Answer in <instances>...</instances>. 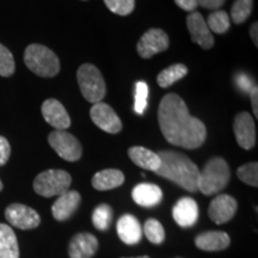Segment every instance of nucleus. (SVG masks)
Segmentation results:
<instances>
[{
    "label": "nucleus",
    "mask_w": 258,
    "mask_h": 258,
    "mask_svg": "<svg viewBox=\"0 0 258 258\" xmlns=\"http://www.w3.org/2000/svg\"><path fill=\"white\" fill-rule=\"evenodd\" d=\"M48 143L63 160L77 161L83 156V147L79 140L66 131L51 132L48 137Z\"/></svg>",
    "instance_id": "obj_7"
},
{
    "label": "nucleus",
    "mask_w": 258,
    "mask_h": 258,
    "mask_svg": "<svg viewBox=\"0 0 258 258\" xmlns=\"http://www.w3.org/2000/svg\"><path fill=\"white\" fill-rule=\"evenodd\" d=\"M158 156L160 166L154 173L176 183L186 191H199L200 170L189 157L175 151H160Z\"/></svg>",
    "instance_id": "obj_2"
},
{
    "label": "nucleus",
    "mask_w": 258,
    "mask_h": 258,
    "mask_svg": "<svg viewBox=\"0 0 258 258\" xmlns=\"http://www.w3.org/2000/svg\"><path fill=\"white\" fill-rule=\"evenodd\" d=\"M231 170L226 160L221 157H213L205 164L199 175V191L211 196L218 194L228 184Z\"/></svg>",
    "instance_id": "obj_3"
},
{
    "label": "nucleus",
    "mask_w": 258,
    "mask_h": 258,
    "mask_svg": "<svg viewBox=\"0 0 258 258\" xmlns=\"http://www.w3.org/2000/svg\"><path fill=\"white\" fill-rule=\"evenodd\" d=\"M170 46L167 34L161 29H150L143 35L137 44V50L143 59H150Z\"/></svg>",
    "instance_id": "obj_8"
},
{
    "label": "nucleus",
    "mask_w": 258,
    "mask_h": 258,
    "mask_svg": "<svg viewBox=\"0 0 258 258\" xmlns=\"http://www.w3.org/2000/svg\"><path fill=\"white\" fill-rule=\"evenodd\" d=\"M132 198L141 207L152 208L161 202L163 191L159 186L152 183H140L132 191Z\"/></svg>",
    "instance_id": "obj_20"
},
{
    "label": "nucleus",
    "mask_w": 258,
    "mask_h": 258,
    "mask_svg": "<svg viewBox=\"0 0 258 258\" xmlns=\"http://www.w3.org/2000/svg\"><path fill=\"white\" fill-rule=\"evenodd\" d=\"M128 258H150L148 256H139V257H128Z\"/></svg>",
    "instance_id": "obj_39"
},
{
    "label": "nucleus",
    "mask_w": 258,
    "mask_h": 258,
    "mask_svg": "<svg viewBox=\"0 0 258 258\" xmlns=\"http://www.w3.org/2000/svg\"><path fill=\"white\" fill-rule=\"evenodd\" d=\"M90 117L97 127L105 133L117 134L122 131V122L110 105L98 102L90 109Z\"/></svg>",
    "instance_id": "obj_10"
},
{
    "label": "nucleus",
    "mask_w": 258,
    "mask_h": 258,
    "mask_svg": "<svg viewBox=\"0 0 258 258\" xmlns=\"http://www.w3.org/2000/svg\"><path fill=\"white\" fill-rule=\"evenodd\" d=\"M250 36H251V40L253 41L254 46L258 47V24H257V22H254V23L251 25Z\"/></svg>",
    "instance_id": "obj_38"
},
{
    "label": "nucleus",
    "mask_w": 258,
    "mask_h": 258,
    "mask_svg": "<svg viewBox=\"0 0 258 258\" xmlns=\"http://www.w3.org/2000/svg\"><path fill=\"white\" fill-rule=\"evenodd\" d=\"M237 201L230 195H219L211 202L208 207V215L213 222L217 225L226 224L233 219L237 213Z\"/></svg>",
    "instance_id": "obj_13"
},
{
    "label": "nucleus",
    "mask_w": 258,
    "mask_h": 258,
    "mask_svg": "<svg viewBox=\"0 0 258 258\" xmlns=\"http://www.w3.org/2000/svg\"><path fill=\"white\" fill-rule=\"evenodd\" d=\"M128 156L132 161L141 169L156 172L160 166V158L158 153L141 146H133L128 150Z\"/></svg>",
    "instance_id": "obj_21"
},
{
    "label": "nucleus",
    "mask_w": 258,
    "mask_h": 258,
    "mask_svg": "<svg viewBox=\"0 0 258 258\" xmlns=\"http://www.w3.org/2000/svg\"><path fill=\"white\" fill-rule=\"evenodd\" d=\"M3 188H4V186H3V183H2V180H0V191H2Z\"/></svg>",
    "instance_id": "obj_40"
},
{
    "label": "nucleus",
    "mask_w": 258,
    "mask_h": 258,
    "mask_svg": "<svg viewBox=\"0 0 258 258\" xmlns=\"http://www.w3.org/2000/svg\"><path fill=\"white\" fill-rule=\"evenodd\" d=\"M177 258H180V257H177Z\"/></svg>",
    "instance_id": "obj_41"
},
{
    "label": "nucleus",
    "mask_w": 258,
    "mask_h": 258,
    "mask_svg": "<svg viewBox=\"0 0 258 258\" xmlns=\"http://www.w3.org/2000/svg\"><path fill=\"white\" fill-rule=\"evenodd\" d=\"M72 177L63 170L50 169L41 172L34 180V190L43 198L60 196L69 191Z\"/></svg>",
    "instance_id": "obj_6"
},
{
    "label": "nucleus",
    "mask_w": 258,
    "mask_h": 258,
    "mask_svg": "<svg viewBox=\"0 0 258 258\" xmlns=\"http://www.w3.org/2000/svg\"><path fill=\"white\" fill-rule=\"evenodd\" d=\"M82 202V196L76 190H69L60 195L51 206V214L55 220L64 221L70 219L79 208Z\"/></svg>",
    "instance_id": "obj_15"
},
{
    "label": "nucleus",
    "mask_w": 258,
    "mask_h": 258,
    "mask_svg": "<svg viewBox=\"0 0 258 258\" xmlns=\"http://www.w3.org/2000/svg\"><path fill=\"white\" fill-rule=\"evenodd\" d=\"M253 9V0H235L231 9V18L234 24H241L250 17Z\"/></svg>",
    "instance_id": "obj_27"
},
{
    "label": "nucleus",
    "mask_w": 258,
    "mask_h": 258,
    "mask_svg": "<svg viewBox=\"0 0 258 258\" xmlns=\"http://www.w3.org/2000/svg\"><path fill=\"white\" fill-rule=\"evenodd\" d=\"M5 218L9 224L19 230H32L41 224L38 213L21 203H12L5 209Z\"/></svg>",
    "instance_id": "obj_9"
},
{
    "label": "nucleus",
    "mask_w": 258,
    "mask_h": 258,
    "mask_svg": "<svg viewBox=\"0 0 258 258\" xmlns=\"http://www.w3.org/2000/svg\"><path fill=\"white\" fill-rule=\"evenodd\" d=\"M24 62L32 73L42 78H51L60 72L59 57L43 44L28 46L24 51Z\"/></svg>",
    "instance_id": "obj_4"
},
{
    "label": "nucleus",
    "mask_w": 258,
    "mask_h": 258,
    "mask_svg": "<svg viewBox=\"0 0 258 258\" xmlns=\"http://www.w3.org/2000/svg\"><path fill=\"white\" fill-rule=\"evenodd\" d=\"M226 0H199V6L207 10H214L217 11L225 4Z\"/></svg>",
    "instance_id": "obj_36"
},
{
    "label": "nucleus",
    "mask_w": 258,
    "mask_h": 258,
    "mask_svg": "<svg viewBox=\"0 0 258 258\" xmlns=\"http://www.w3.org/2000/svg\"><path fill=\"white\" fill-rule=\"evenodd\" d=\"M172 217L176 224L183 228L191 227L199 220V206L191 198H182L172 209Z\"/></svg>",
    "instance_id": "obj_17"
},
{
    "label": "nucleus",
    "mask_w": 258,
    "mask_h": 258,
    "mask_svg": "<svg viewBox=\"0 0 258 258\" xmlns=\"http://www.w3.org/2000/svg\"><path fill=\"white\" fill-rule=\"evenodd\" d=\"M98 239L91 233L76 234L69 245L70 258H92L98 250Z\"/></svg>",
    "instance_id": "obj_16"
},
{
    "label": "nucleus",
    "mask_w": 258,
    "mask_h": 258,
    "mask_svg": "<svg viewBox=\"0 0 258 258\" xmlns=\"http://www.w3.org/2000/svg\"><path fill=\"white\" fill-rule=\"evenodd\" d=\"M234 80H235V85L238 86V89L245 93H249L251 90H252L253 86H256V85H253L252 80H251L250 77L246 76L245 73L237 74Z\"/></svg>",
    "instance_id": "obj_33"
},
{
    "label": "nucleus",
    "mask_w": 258,
    "mask_h": 258,
    "mask_svg": "<svg viewBox=\"0 0 258 258\" xmlns=\"http://www.w3.org/2000/svg\"><path fill=\"white\" fill-rule=\"evenodd\" d=\"M143 230L147 239L152 244L158 245L165 240V231H164L163 225H161L157 219L151 218L146 220Z\"/></svg>",
    "instance_id": "obj_28"
},
{
    "label": "nucleus",
    "mask_w": 258,
    "mask_h": 258,
    "mask_svg": "<svg viewBox=\"0 0 258 258\" xmlns=\"http://www.w3.org/2000/svg\"><path fill=\"white\" fill-rule=\"evenodd\" d=\"M176 5L184 11L191 12L196 11V9L199 8V0H175Z\"/></svg>",
    "instance_id": "obj_35"
},
{
    "label": "nucleus",
    "mask_w": 258,
    "mask_h": 258,
    "mask_svg": "<svg viewBox=\"0 0 258 258\" xmlns=\"http://www.w3.org/2000/svg\"><path fill=\"white\" fill-rule=\"evenodd\" d=\"M148 92H150V90H148V85L145 82H138L135 84L134 110L139 115H143L146 110Z\"/></svg>",
    "instance_id": "obj_30"
},
{
    "label": "nucleus",
    "mask_w": 258,
    "mask_h": 258,
    "mask_svg": "<svg viewBox=\"0 0 258 258\" xmlns=\"http://www.w3.org/2000/svg\"><path fill=\"white\" fill-rule=\"evenodd\" d=\"M10 154H11V146H10L8 139L0 137V166L8 163Z\"/></svg>",
    "instance_id": "obj_34"
},
{
    "label": "nucleus",
    "mask_w": 258,
    "mask_h": 258,
    "mask_svg": "<svg viewBox=\"0 0 258 258\" xmlns=\"http://www.w3.org/2000/svg\"><path fill=\"white\" fill-rule=\"evenodd\" d=\"M16 63L12 53L0 43V76L11 77L15 73Z\"/></svg>",
    "instance_id": "obj_31"
},
{
    "label": "nucleus",
    "mask_w": 258,
    "mask_h": 258,
    "mask_svg": "<svg viewBox=\"0 0 258 258\" xmlns=\"http://www.w3.org/2000/svg\"><path fill=\"white\" fill-rule=\"evenodd\" d=\"M0 258H19V247L15 231L0 224Z\"/></svg>",
    "instance_id": "obj_23"
},
{
    "label": "nucleus",
    "mask_w": 258,
    "mask_h": 258,
    "mask_svg": "<svg viewBox=\"0 0 258 258\" xmlns=\"http://www.w3.org/2000/svg\"><path fill=\"white\" fill-rule=\"evenodd\" d=\"M104 3L112 14L118 16H128L135 8V0H104Z\"/></svg>",
    "instance_id": "obj_32"
},
{
    "label": "nucleus",
    "mask_w": 258,
    "mask_h": 258,
    "mask_svg": "<svg viewBox=\"0 0 258 258\" xmlns=\"http://www.w3.org/2000/svg\"><path fill=\"white\" fill-rule=\"evenodd\" d=\"M206 23H207L211 32L222 35L225 32H227L228 29H230L231 19L230 16L227 15V12L222 11V10H217V11L212 12L208 16V19Z\"/></svg>",
    "instance_id": "obj_25"
},
{
    "label": "nucleus",
    "mask_w": 258,
    "mask_h": 258,
    "mask_svg": "<svg viewBox=\"0 0 258 258\" xmlns=\"http://www.w3.org/2000/svg\"><path fill=\"white\" fill-rule=\"evenodd\" d=\"M237 176L241 182L251 186L258 185V164L256 161L241 165L237 170Z\"/></svg>",
    "instance_id": "obj_29"
},
{
    "label": "nucleus",
    "mask_w": 258,
    "mask_h": 258,
    "mask_svg": "<svg viewBox=\"0 0 258 258\" xmlns=\"http://www.w3.org/2000/svg\"><path fill=\"white\" fill-rule=\"evenodd\" d=\"M116 230L120 239L127 245H135L140 243L143 237V227L140 221L134 215L124 214L118 219Z\"/></svg>",
    "instance_id": "obj_18"
},
{
    "label": "nucleus",
    "mask_w": 258,
    "mask_h": 258,
    "mask_svg": "<svg viewBox=\"0 0 258 258\" xmlns=\"http://www.w3.org/2000/svg\"><path fill=\"white\" fill-rule=\"evenodd\" d=\"M123 183V172L116 169L102 170L92 177V186L96 190H99V191H105V190L118 188Z\"/></svg>",
    "instance_id": "obj_22"
},
{
    "label": "nucleus",
    "mask_w": 258,
    "mask_h": 258,
    "mask_svg": "<svg viewBox=\"0 0 258 258\" xmlns=\"http://www.w3.org/2000/svg\"><path fill=\"white\" fill-rule=\"evenodd\" d=\"M188 74V67L183 63H175L172 66L167 67V69L163 70L158 74L157 77V83L160 88L165 89L169 86L178 82L182 78Z\"/></svg>",
    "instance_id": "obj_24"
},
{
    "label": "nucleus",
    "mask_w": 258,
    "mask_h": 258,
    "mask_svg": "<svg viewBox=\"0 0 258 258\" xmlns=\"http://www.w3.org/2000/svg\"><path fill=\"white\" fill-rule=\"evenodd\" d=\"M92 224L97 230L105 231L108 230L112 221V209L110 206L102 203L97 206L92 213Z\"/></svg>",
    "instance_id": "obj_26"
},
{
    "label": "nucleus",
    "mask_w": 258,
    "mask_h": 258,
    "mask_svg": "<svg viewBox=\"0 0 258 258\" xmlns=\"http://www.w3.org/2000/svg\"><path fill=\"white\" fill-rule=\"evenodd\" d=\"M77 79L86 101L93 104L102 102L106 93V85L101 71L92 63H84L77 72Z\"/></svg>",
    "instance_id": "obj_5"
},
{
    "label": "nucleus",
    "mask_w": 258,
    "mask_h": 258,
    "mask_svg": "<svg viewBox=\"0 0 258 258\" xmlns=\"http://www.w3.org/2000/svg\"><path fill=\"white\" fill-rule=\"evenodd\" d=\"M42 116L56 131H64L71 125V118L64 106L57 99L49 98L41 106Z\"/></svg>",
    "instance_id": "obj_14"
},
{
    "label": "nucleus",
    "mask_w": 258,
    "mask_h": 258,
    "mask_svg": "<svg viewBox=\"0 0 258 258\" xmlns=\"http://www.w3.org/2000/svg\"><path fill=\"white\" fill-rule=\"evenodd\" d=\"M233 131L237 143L241 148L249 151L256 145V124L249 112H239L234 117Z\"/></svg>",
    "instance_id": "obj_11"
},
{
    "label": "nucleus",
    "mask_w": 258,
    "mask_h": 258,
    "mask_svg": "<svg viewBox=\"0 0 258 258\" xmlns=\"http://www.w3.org/2000/svg\"><path fill=\"white\" fill-rule=\"evenodd\" d=\"M158 121L165 140L173 146L196 150L207 139L205 123L189 114L185 102L176 93L163 97L158 109Z\"/></svg>",
    "instance_id": "obj_1"
},
{
    "label": "nucleus",
    "mask_w": 258,
    "mask_h": 258,
    "mask_svg": "<svg viewBox=\"0 0 258 258\" xmlns=\"http://www.w3.org/2000/svg\"><path fill=\"white\" fill-rule=\"evenodd\" d=\"M251 99V106H252L254 117H258V89L257 86H253L252 90L249 92Z\"/></svg>",
    "instance_id": "obj_37"
},
{
    "label": "nucleus",
    "mask_w": 258,
    "mask_h": 258,
    "mask_svg": "<svg viewBox=\"0 0 258 258\" xmlns=\"http://www.w3.org/2000/svg\"><path fill=\"white\" fill-rule=\"evenodd\" d=\"M186 27L194 43L199 44L203 49H211L214 46L213 34L200 12L194 11L186 17Z\"/></svg>",
    "instance_id": "obj_12"
},
{
    "label": "nucleus",
    "mask_w": 258,
    "mask_h": 258,
    "mask_svg": "<svg viewBox=\"0 0 258 258\" xmlns=\"http://www.w3.org/2000/svg\"><path fill=\"white\" fill-rule=\"evenodd\" d=\"M231 244L230 235L221 231H208L196 235L195 245L202 251H222L226 250Z\"/></svg>",
    "instance_id": "obj_19"
}]
</instances>
